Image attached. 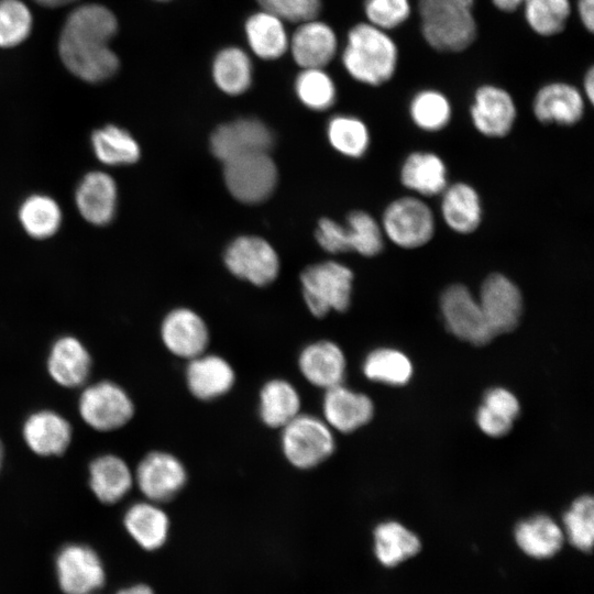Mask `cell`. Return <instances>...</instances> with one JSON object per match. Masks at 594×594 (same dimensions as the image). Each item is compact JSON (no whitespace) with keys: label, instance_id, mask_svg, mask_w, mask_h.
Instances as JSON below:
<instances>
[{"label":"cell","instance_id":"43","mask_svg":"<svg viewBox=\"0 0 594 594\" xmlns=\"http://www.w3.org/2000/svg\"><path fill=\"white\" fill-rule=\"evenodd\" d=\"M366 22L388 31L402 25L410 15L409 0H364Z\"/></svg>","mask_w":594,"mask_h":594},{"label":"cell","instance_id":"52","mask_svg":"<svg viewBox=\"0 0 594 594\" xmlns=\"http://www.w3.org/2000/svg\"><path fill=\"white\" fill-rule=\"evenodd\" d=\"M45 8H61L76 2L77 0H33Z\"/></svg>","mask_w":594,"mask_h":594},{"label":"cell","instance_id":"44","mask_svg":"<svg viewBox=\"0 0 594 594\" xmlns=\"http://www.w3.org/2000/svg\"><path fill=\"white\" fill-rule=\"evenodd\" d=\"M257 8L266 10L287 24L300 22L320 16L322 0H254Z\"/></svg>","mask_w":594,"mask_h":594},{"label":"cell","instance_id":"32","mask_svg":"<svg viewBox=\"0 0 594 594\" xmlns=\"http://www.w3.org/2000/svg\"><path fill=\"white\" fill-rule=\"evenodd\" d=\"M373 550L380 564L392 569L417 556L421 541L403 524L387 520L378 524L373 531Z\"/></svg>","mask_w":594,"mask_h":594},{"label":"cell","instance_id":"25","mask_svg":"<svg viewBox=\"0 0 594 594\" xmlns=\"http://www.w3.org/2000/svg\"><path fill=\"white\" fill-rule=\"evenodd\" d=\"M254 58L243 46L229 44L220 47L210 61V76L224 95L238 97L249 91L254 81Z\"/></svg>","mask_w":594,"mask_h":594},{"label":"cell","instance_id":"47","mask_svg":"<svg viewBox=\"0 0 594 594\" xmlns=\"http://www.w3.org/2000/svg\"><path fill=\"white\" fill-rule=\"evenodd\" d=\"M476 422L484 433L491 437H502L512 429L514 421L491 411L482 405L476 413Z\"/></svg>","mask_w":594,"mask_h":594},{"label":"cell","instance_id":"48","mask_svg":"<svg viewBox=\"0 0 594 594\" xmlns=\"http://www.w3.org/2000/svg\"><path fill=\"white\" fill-rule=\"evenodd\" d=\"M578 13L583 26L588 31L594 30V0H579Z\"/></svg>","mask_w":594,"mask_h":594},{"label":"cell","instance_id":"22","mask_svg":"<svg viewBox=\"0 0 594 594\" xmlns=\"http://www.w3.org/2000/svg\"><path fill=\"white\" fill-rule=\"evenodd\" d=\"M91 367V355L78 338L62 336L51 345L46 369L57 385L66 388L85 385L90 376Z\"/></svg>","mask_w":594,"mask_h":594},{"label":"cell","instance_id":"7","mask_svg":"<svg viewBox=\"0 0 594 594\" xmlns=\"http://www.w3.org/2000/svg\"><path fill=\"white\" fill-rule=\"evenodd\" d=\"M280 446L293 466L307 470L330 458L336 441L333 430L323 419L300 413L282 428Z\"/></svg>","mask_w":594,"mask_h":594},{"label":"cell","instance_id":"8","mask_svg":"<svg viewBox=\"0 0 594 594\" xmlns=\"http://www.w3.org/2000/svg\"><path fill=\"white\" fill-rule=\"evenodd\" d=\"M78 413L91 429L109 432L125 426L134 415V404L128 392L111 381L86 386L78 398Z\"/></svg>","mask_w":594,"mask_h":594},{"label":"cell","instance_id":"4","mask_svg":"<svg viewBox=\"0 0 594 594\" xmlns=\"http://www.w3.org/2000/svg\"><path fill=\"white\" fill-rule=\"evenodd\" d=\"M54 574L63 594H99L108 574L105 561L91 546L72 541L55 553Z\"/></svg>","mask_w":594,"mask_h":594},{"label":"cell","instance_id":"40","mask_svg":"<svg viewBox=\"0 0 594 594\" xmlns=\"http://www.w3.org/2000/svg\"><path fill=\"white\" fill-rule=\"evenodd\" d=\"M529 28L541 36L561 33L570 19V0H526L522 4Z\"/></svg>","mask_w":594,"mask_h":594},{"label":"cell","instance_id":"27","mask_svg":"<svg viewBox=\"0 0 594 594\" xmlns=\"http://www.w3.org/2000/svg\"><path fill=\"white\" fill-rule=\"evenodd\" d=\"M134 484V474L119 455L105 453L88 465V485L94 496L106 505L121 502Z\"/></svg>","mask_w":594,"mask_h":594},{"label":"cell","instance_id":"41","mask_svg":"<svg viewBox=\"0 0 594 594\" xmlns=\"http://www.w3.org/2000/svg\"><path fill=\"white\" fill-rule=\"evenodd\" d=\"M565 539L575 549L588 552L594 539V501L590 495L576 498L562 518Z\"/></svg>","mask_w":594,"mask_h":594},{"label":"cell","instance_id":"17","mask_svg":"<svg viewBox=\"0 0 594 594\" xmlns=\"http://www.w3.org/2000/svg\"><path fill=\"white\" fill-rule=\"evenodd\" d=\"M277 15L257 8L242 24L245 48L254 59L277 62L288 55L290 31Z\"/></svg>","mask_w":594,"mask_h":594},{"label":"cell","instance_id":"35","mask_svg":"<svg viewBox=\"0 0 594 594\" xmlns=\"http://www.w3.org/2000/svg\"><path fill=\"white\" fill-rule=\"evenodd\" d=\"M91 150L97 161L105 166L134 164L141 156V147L133 135L116 124L95 130L90 138Z\"/></svg>","mask_w":594,"mask_h":594},{"label":"cell","instance_id":"37","mask_svg":"<svg viewBox=\"0 0 594 594\" xmlns=\"http://www.w3.org/2000/svg\"><path fill=\"white\" fill-rule=\"evenodd\" d=\"M327 136L332 147L344 156H363L370 145V131L358 117L333 116L327 124Z\"/></svg>","mask_w":594,"mask_h":594},{"label":"cell","instance_id":"51","mask_svg":"<svg viewBox=\"0 0 594 594\" xmlns=\"http://www.w3.org/2000/svg\"><path fill=\"white\" fill-rule=\"evenodd\" d=\"M496 9L503 12H514L526 0H491Z\"/></svg>","mask_w":594,"mask_h":594},{"label":"cell","instance_id":"31","mask_svg":"<svg viewBox=\"0 0 594 594\" xmlns=\"http://www.w3.org/2000/svg\"><path fill=\"white\" fill-rule=\"evenodd\" d=\"M514 536L518 548L536 560L554 557L565 541L562 527L551 517L542 514L519 521Z\"/></svg>","mask_w":594,"mask_h":594},{"label":"cell","instance_id":"19","mask_svg":"<svg viewBox=\"0 0 594 594\" xmlns=\"http://www.w3.org/2000/svg\"><path fill=\"white\" fill-rule=\"evenodd\" d=\"M161 338L172 354L189 361L206 352L209 331L206 322L194 310L176 308L163 319Z\"/></svg>","mask_w":594,"mask_h":594},{"label":"cell","instance_id":"9","mask_svg":"<svg viewBox=\"0 0 594 594\" xmlns=\"http://www.w3.org/2000/svg\"><path fill=\"white\" fill-rule=\"evenodd\" d=\"M223 165L227 188L241 202H262L276 187L277 168L268 152L239 156Z\"/></svg>","mask_w":594,"mask_h":594},{"label":"cell","instance_id":"54","mask_svg":"<svg viewBox=\"0 0 594 594\" xmlns=\"http://www.w3.org/2000/svg\"><path fill=\"white\" fill-rule=\"evenodd\" d=\"M152 1H156V2H162V3H164V2H169V1H173V0H152Z\"/></svg>","mask_w":594,"mask_h":594},{"label":"cell","instance_id":"10","mask_svg":"<svg viewBox=\"0 0 594 594\" xmlns=\"http://www.w3.org/2000/svg\"><path fill=\"white\" fill-rule=\"evenodd\" d=\"M440 310L449 331L474 345L487 344L493 338L477 298L462 284L448 286L440 297Z\"/></svg>","mask_w":594,"mask_h":594},{"label":"cell","instance_id":"29","mask_svg":"<svg viewBox=\"0 0 594 594\" xmlns=\"http://www.w3.org/2000/svg\"><path fill=\"white\" fill-rule=\"evenodd\" d=\"M235 373L223 358L206 352L189 360L186 383L189 392L200 400H212L227 394L234 385Z\"/></svg>","mask_w":594,"mask_h":594},{"label":"cell","instance_id":"18","mask_svg":"<svg viewBox=\"0 0 594 594\" xmlns=\"http://www.w3.org/2000/svg\"><path fill=\"white\" fill-rule=\"evenodd\" d=\"M74 200L86 222L96 227L107 226L114 219L118 209L117 182L105 170H90L77 184Z\"/></svg>","mask_w":594,"mask_h":594},{"label":"cell","instance_id":"2","mask_svg":"<svg viewBox=\"0 0 594 594\" xmlns=\"http://www.w3.org/2000/svg\"><path fill=\"white\" fill-rule=\"evenodd\" d=\"M345 73L355 81L381 86L391 80L398 63V48L387 31L369 22L354 24L339 51Z\"/></svg>","mask_w":594,"mask_h":594},{"label":"cell","instance_id":"45","mask_svg":"<svg viewBox=\"0 0 594 594\" xmlns=\"http://www.w3.org/2000/svg\"><path fill=\"white\" fill-rule=\"evenodd\" d=\"M474 0H418L421 21L448 20L473 12Z\"/></svg>","mask_w":594,"mask_h":594},{"label":"cell","instance_id":"12","mask_svg":"<svg viewBox=\"0 0 594 594\" xmlns=\"http://www.w3.org/2000/svg\"><path fill=\"white\" fill-rule=\"evenodd\" d=\"M134 483L145 499L163 504L173 499L187 483L183 462L165 451H152L139 462Z\"/></svg>","mask_w":594,"mask_h":594},{"label":"cell","instance_id":"14","mask_svg":"<svg viewBox=\"0 0 594 594\" xmlns=\"http://www.w3.org/2000/svg\"><path fill=\"white\" fill-rule=\"evenodd\" d=\"M333 26L320 16L296 24L290 32L288 55L299 68H327L339 55Z\"/></svg>","mask_w":594,"mask_h":594},{"label":"cell","instance_id":"49","mask_svg":"<svg viewBox=\"0 0 594 594\" xmlns=\"http://www.w3.org/2000/svg\"><path fill=\"white\" fill-rule=\"evenodd\" d=\"M113 594H156L147 583L138 582L119 587Z\"/></svg>","mask_w":594,"mask_h":594},{"label":"cell","instance_id":"24","mask_svg":"<svg viewBox=\"0 0 594 594\" xmlns=\"http://www.w3.org/2000/svg\"><path fill=\"white\" fill-rule=\"evenodd\" d=\"M322 413V419L332 430L349 433L372 419L374 405L367 395L353 392L340 384L326 389Z\"/></svg>","mask_w":594,"mask_h":594},{"label":"cell","instance_id":"23","mask_svg":"<svg viewBox=\"0 0 594 594\" xmlns=\"http://www.w3.org/2000/svg\"><path fill=\"white\" fill-rule=\"evenodd\" d=\"M122 524L132 541L143 551L162 549L170 532V520L161 504L147 499L131 504L124 512Z\"/></svg>","mask_w":594,"mask_h":594},{"label":"cell","instance_id":"20","mask_svg":"<svg viewBox=\"0 0 594 594\" xmlns=\"http://www.w3.org/2000/svg\"><path fill=\"white\" fill-rule=\"evenodd\" d=\"M22 437L28 448L36 455L58 457L68 449L73 439V428L59 413L38 409L25 418Z\"/></svg>","mask_w":594,"mask_h":594},{"label":"cell","instance_id":"46","mask_svg":"<svg viewBox=\"0 0 594 594\" xmlns=\"http://www.w3.org/2000/svg\"><path fill=\"white\" fill-rule=\"evenodd\" d=\"M483 406L512 421L517 418L520 409L516 396L502 387L490 389L484 396Z\"/></svg>","mask_w":594,"mask_h":594},{"label":"cell","instance_id":"36","mask_svg":"<svg viewBox=\"0 0 594 594\" xmlns=\"http://www.w3.org/2000/svg\"><path fill=\"white\" fill-rule=\"evenodd\" d=\"M294 91L302 106L314 111L330 109L337 100V85L327 68L299 69L294 78Z\"/></svg>","mask_w":594,"mask_h":594},{"label":"cell","instance_id":"28","mask_svg":"<svg viewBox=\"0 0 594 594\" xmlns=\"http://www.w3.org/2000/svg\"><path fill=\"white\" fill-rule=\"evenodd\" d=\"M440 216L458 234H471L483 219V206L477 190L465 182L448 184L440 194Z\"/></svg>","mask_w":594,"mask_h":594},{"label":"cell","instance_id":"34","mask_svg":"<svg viewBox=\"0 0 594 594\" xmlns=\"http://www.w3.org/2000/svg\"><path fill=\"white\" fill-rule=\"evenodd\" d=\"M300 406L296 387L286 380H271L261 389L260 417L270 428L282 429L301 413Z\"/></svg>","mask_w":594,"mask_h":594},{"label":"cell","instance_id":"50","mask_svg":"<svg viewBox=\"0 0 594 594\" xmlns=\"http://www.w3.org/2000/svg\"><path fill=\"white\" fill-rule=\"evenodd\" d=\"M583 91L590 103L594 102V69L590 67L583 80Z\"/></svg>","mask_w":594,"mask_h":594},{"label":"cell","instance_id":"3","mask_svg":"<svg viewBox=\"0 0 594 594\" xmlns=\"http://www.w3.org/2000/svg\"><path fill=\"white\" fill-rule=\"evenodd\" d=\"M384 237L405 250L428 244L436 233V218L424 198L408 195L392 200L381 219Z\"/></svg>","mask_w":594,"mask_h":594},{"label":"cell","instance_id":"39","mask_svg":"<svg viewBox=\"0 0 594 594\" xmlns=\"http://www.w3.org/2000/svg\"><path fill=\"white\" fill-rule=\"evenodd\" d=\"M363 373L371 381L399 386L410 380L413 365L403 352L391 348H381L372 351L365 358Z\"/></svg>","mask_w":594,"mask_h":594},{"label":"cell","instance_id":"5","mask_svg":"<svg viewBox=\"0 0 594 594\" xmlns=\"http://www.w3.org/2000/svg\"><path fill=\"white\" fill-rule=\"evenodd\" d=\"M302 295L310 312L324 317L329 311H345L351 302L353 273L336 261L310 265L300 275Z\"/></svg>","mask_w":594,"mask_h":594},{"label":"cell","instance_id":"15","mask_svg":"<svg viewBox=\"0 0 594 594\" xmlns=\"http://www.w3.org/2000/svg\"><path fill=\"white\" fill-rule=\"evenodd\" d=\"M273 143L272 131L256 118L223 123L210 136V150L222 163L246 154L268 152Z\"/></svg>","mask_w":594,"mask_h":594},{"label":"cell","instance_id":"13","mask_svg":"<svg viewBox=\"0 0 594 594\" xmlns=\"http://www.w3.org/2000/svg\"><path fill=\"white\" fill-rule=\"evenodd\" d=\"M477 300L494 337L510 332L518 326L524 299L519 287L508 276L502 273L487 275Z\"/></svg>","mask_w":594,"mask_h":594},{"label":"cell","instance_id":"38","mask_svg":"<svg viewBox=\"0 0 594 594\" xmlns=\"http://www.w3.org/2000/svg\"><path fill=\"white\" fill-rule=\"evenodd\" d=\"M409 117L418 129L425 132H438L449 124L452 107L448 97L441 91L424 89L410 100Z\"/></svg>","mask_w":594,"mask_h":594},{"label":"cell","instance_id":"42","mask_svg":"<svg viewBox=\"0 0 594 594\" xmlns=\"http://www.w3.org/2000/svg\"><path fill=\"white\" fill-rule=\"evenodd\" d=\"M33 29V14L22 0H0V48L24 43Z\"/></svg>","mask_w":594,"mask_h":594},{"label":"cell","instance_id":"21","mask_svg":"<svg viewBox=\"0 0 594 594\" xmlns=\"http://www.w3.org/2000/svg\"><path fill=\"white\" fill-rule=\"evenodd\" d=\"M584 110V95L564 81L543 85L532 100L534 116L543 124L574 125L582 119Z\"/></svg>","mask_w":594,"mask_h":594},{"label":"cell","instance_id":"11","mask_svg":"<svg viewBox=\"0 0 594 594\" xmlns=\"http://www.w3.org/2000/svg\"><path fill=\"white\" fill-rule=\"evenodd\" d=\"M223 258L233 275L256 286L268 285L279 272L276 251L260 237L242 235L234 239L226 249Z\"/></svg>","mask_w":594,"mask_h":594},{"label":"cell","instance_id":"33","mask_svg":"<svg viewBox=\"0 0 594 594\" xmlns=\"http://www.w3.org/2000/svg\"><path fill=\"white\" fill-rule=\"evenodd\" d=\"M18 219L23 231L33 239L45 240L61 229L63 211L56 199L46 194H31L20 204Z\"/></svg>","mask_w":594,"mask_h":594},{"label":"cell","instance_id":"30","mask_svg":"<svg viewBox=\"0 0 594 594\" xmlns=\"http://www.w3.org/2000/svg\"><path fill=\"white\" fill-rule=\"evenodd\" d=\"M399 180L415 196L421 198L440 196L449 184L448 168L438 154L415 151L402 163Z\"/></svg>","mask_w":594,"mask_h":594},{"label":"cell","instance_id":"1","mask_svg":"<svg viewBox=\"0 0 594 594\" xmlns=\"http://www.w3.org/2000/svg\"><path fill=\"white\" fill-rule=\"evenodd\" d=\"M119 30L117 15L100 3L77 6L67 15L58 37V55L65 68L78 79L100 84L120 69L111 48Z\"/></svg>","mask_w":594,"mask_h":594},{"label":"cell","instance_id":"26","mask_svg":"<svg viewBox=\"0 0 594 594\" xmlns=\"http://www.w3.org/2000/svg\"><path fill=\"white\" fill-rule=\"evenodd\" d=\"M298 367L311 385L326 391L343 383L346 360L338 344L320 340L301 350Z\"/></svg>","mask_w":594,"mask_h":594},{"label":"cell","instance_id":"6","mask_svg":"<svg viewBox=\"0 0 594 594\" xmlns=\"http://www.w3.org/2000/svg\"><path fill=\"white\" fill-rule=\"evenodd\" d=\"M315 237L329 253L354 251L366 257L378 255L385 239L381 223L362 210L352 211L344 226L329 218L320 219Z\"/></svg>","mask_w":594,"mask_h":594},{"label":"cell","instance_id":"53","mask_svg":"<svg viewBox=\"0 0 594 594\" xmlns=\"http://www.w3.org/2000/svg\"><path fill=\"white\" fill-rule=\"evenodd\" d=\"M3 461H4V446L0 439V471L3 466Z\"/></svg>","mask_w":594,"mask_h":594},{"label":"cell","instance_id":"16","mask_svg":"<svg viewBox=\"0 0 594 594\" xmlns=\"http://www.w3.org/2000/svg\"><path fill=\"white\" fill-rule=\"evenodd\" d=\"M470 117L480 134L499 139L513 130L517 118V107L506 89L486 84L475 90Z\"/></svg>","mask_w":594,"mask_h":594}]
</instances>
